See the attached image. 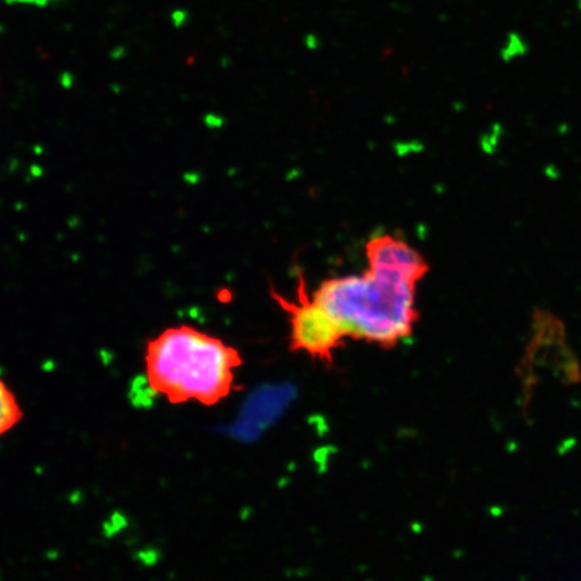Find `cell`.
Instances as JSON below:
<instances>
[{"label":"cell","instance_id":"cell-1","mask_svg":"<svg viewBox=\"0 0 581 581\" xmlns=\"http://www.w3.org/2000/svg\"><path fill=\"white\" fill-rule=\"evenodd\" d=\"M367 265L362 275L324 280L311 296L346 336L390 349L408 338L418 321L414 295L420 279L391 267Z\"/></svg>","mask_w":581,"mask_h":581},{"label":"cell","instance_id":"cell-2","mask_svg":"<svg viewBox=\"0 0 581 581\" xmlns=\"http://www.w3.org/2000/svg\"><path fill=\"white\" fill-rule=\"evenodd\" d=\"M145 373L149 387L172 404L195 400L213 406L230 394L235 367L242 365L234 347L197 328H168L148 343Z\"/></svg>","mask_w":581,"mask_h":581},{"label":"cell","instance_id":"cell-3","mask_svg":"<svg viewBox=\"0 0 581 581\" xmlns=\"http://www.w3.org/2000/svg\"><path fill=\"white\" fill-rule=\"evenodd\" d=\"M271 295L289 315L290 349L331 363L334 351L342 346L346 334L335 319L308 294L302 271H298V299L295 302L285 299L275 289L271 290Z\"/></svg>","mask_w":581,"mask_h":581},{"label":"cell","instance_id":"cell-4","mask_svg":"<svg viewBox=\"0 0 581 581\" xmlns=\"http://www.w3.org/2000/svg\"><path fill=\"white\" fill-rule=\"evenodd\" d=\"M22 417L23 413L15 395L0 380V436L14 428Z\"/></svg>","mask_w":581,"mask_h":581},{"label":"cell","instance_id":"cell-5","mask_svg":"<svg viewBox=\"0 0 581 581\" xmlns=\"http://www.w3.org/2000/svg\"><path fill=\"white\" fill-rule=\"evenodd\" d=\"M530 51L529 42L519 31L511 30L506 34L502 45L499 47V58L505 64H511L514 61L521 60Z\"/></svg>","mask_w":581,"mask_h":581},{"label":"cell","instance_id":"cell-6","mask_svg":"<svg viewBox=\"0 0 581 581\" xmlns=\"http://www.w3.org/2000/svg\"><path fill=\"white\" fill-rule=\"evenodd\" d=\"M303 43L308 50H316L321 46V39L315 33H308L303 38Z\"/></svg>","mask_w":581,"mask_h":581},{"label":"cell","instance_id":"cell-7","mask_svg":"<svg viewBox=\"0 0 581 581\" xmlns=\"http://www.w3.org/2000/svg\"><path fill=\"white\" fill-rule=\"evenodd\" d=\"M7 3H18V4H30V6H47L50 3L58 2V0H4Z\"/></svg>","mask_w":581,"mask_h":581},{"label":"cell","instance_id":"cell-8","mask_svg":"<svg viewBox=\"0 0 581 581\" xmlns=\"http://www.w3.org/2000/svg\"><path fill=\"white\" fill-rule=\"evenodd\" d=\"M576 7H577L578 11L581 12V0H576Z\"/></svg>","mask_w":581,"mask_h":581}]
</instances>
